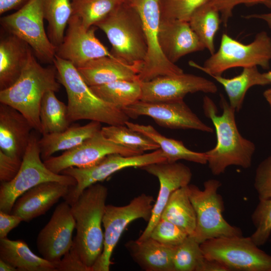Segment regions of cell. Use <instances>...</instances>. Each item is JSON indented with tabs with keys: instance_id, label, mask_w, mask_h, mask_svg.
<instances>
[{
	"instance_id": "obj_1",
	"label": "cell",
	"mask_w": 271,
	"mask_h": 271,
	"mask_svg": "<svg viewBox=\"0 0 271 271\" xmlns=\"http://www.w3.org/2000/svg\"><path fill=\"white\" fill-rule=\"evenodd\" d=\"M220 97L221 115L218 114L217 108L209 97L205 96L203 99L204 113L214 125L217 140L216 146L205 152L207 164L211 173L216 176L224 173L230 166L250 168L255 150L254 143L239 132L235 121V110L223 95Z\"/></svg>"
},
{
	"instance_id": "obj_2",
	"label": "cell",
	"mask_w": 271,
	"mask_h": 271,
	"mask_svg": "<svg viewBox=\"0 0 271 271\" xmlns=\"http://www.w3.org/2000/svg\"><path fill=\"white\" fill-rule=\"evenodd\" d=\"M107 195V187L95 183L86 188L70 205L76 230L71 248L91 270L103 250L102 218Z\"/></svg>"
},
{
	"instance_id": "obj_3",
	"label": "cell",
	"mask_w": 271,
	"mask_h": 271,
	"mask_svg": "<svg viewBox=\"0 0 271 271\" xmlns=\"http://www.w3.org/2000/svg\"><path fill=\"white\" fill-rule=\"evenodd\" d=\"M53 64L59 83L68 98V118L70 122L90 120L108 125H125L129 117L121 109L98 97L84 81L77 68L55 56Z\"/></svg>"
},
{
	"instance_id": "obj_4",
	"label": "cell",
	"mask_w": 271,
	"mask_h": 271,
	"mask_svg": "<svg viewBox=\"0 0 271 271\" xmlns=\"http://www.w3.org/2000/svg\"><path fill=\"white\" fill-rule=\"evenodd\" d=\"M61 84L54 65L42 66L33 51L20 77L10 87L0 90V102L15 108L41 133L40 108L42 98L49 91L57 92Z\"/></svg>"
},
{
	"instance_id": "obj_5",
	"label": "cell",
	"mask_w": 271,
	"mask_h": 271,
	"mask_svg": "<svg viewBox=\"0 0 271 271\" xmlns=\"http://www.w3.org/2000/svg\"><path fill=\"white\" fill-rule=\"evenodd\" d=\"M95 26L105 34L113 56L141 69L147 47L141 16L132 5L123 2Z\"/></svg>"
},
{
	"instance_id": "obj_6",
	"label": "cell",
	"mask_w": 271,
	"mask_h": 271,
	"mask_svg": "<svg viewBox=\"0 0 271 271\" xmlns=\"http://www.w3.org/2000/svg\"><path fill=\"white\" fill-rule=\"evenodd\" d=\"M270 61L271 38L266 32L261 31L248 44H244L224 33L218 50L203 66L193 61H189V65L211 76L221 75L227 70L235 67L259 66L268 69Z\"/></svg>"
},
{
	"instance_id": "obj_7",
	"label": "cell",
	"mask_w": 271,
	"mask_h": 271,
	"mask_svg": "<svg viewBox=\"0 0 271 271\" xmlns=\"http://www.w3.org/2000/svg\"><path fill=\"white\" fill-rule=\"evenodd\" d=\"M221 183L209 179L203 189L189 184L187 192L196 215V226L192 235L199 243L214 238L242 235L240 228L231 225L224 218V202L218 191Z\"/></svg>"
},
{
	"instance_id": "obj_8",
	"label": "cell",
	"mask_w": 271,
	"mask_h": 271,
	"mask_svg": "<svg viewBox=\"0 0 271 271\" xmlns=\"http://www.w3.org/2000/svg\"><path fill=\"white\" fill-rule=\"evenodd\" d=\"M39 140L32 132L21 168L11 181L1 182L0 186V211L11 213L18 198L31 188L44 182H57L70 187L76 185L72 177L56 174L42 162Z\"/></svg>"
},
{
	"instance_id": "obj_9",
	"label": "cell",
	"mask_w": 271,
	"mask_h": 271,
	"mask_svg": "<svg viewBox=\"0 0 271 271\" xmlns=\"http://www.w3.org/2000/svg\"><path fill=\"white\" fill-rule=\"evenodd\" d=\"M204 256L216 260L228 271H271V255L249 237L223 236L200 243Z\"/></svg>"
},
{
	"instance_id": "obj_10",
	"label": "cell",
	"mask_w": 271,
	"mask_h": 271,
	"mask_svg": "<svg viewBox=\"0 0 271 271\" xmlns=\"http://www.w3.org/2000/svg\"><path fill=\"white\" fill-rule=\"evenodd\" d=\"M42 0H28L15 13L1 18V25L8 33L20 38L44 63L53 64L56 47L50 40L44 25Z\"/></svg>"
},
{
	"instance_id": "obj_11",
	"label": "cell",
	"mask_w": 271,
	"mask_h": 271,
	"mask_svg": "<svg viewBox=\"0 0 271 271\" xmlns=\"http://www.w3.org/2000/svg\"><path fill=\"white\" fill-rule=\"evenodd\" d=\"M154 202L152 196L142 193L124 206L106 205L102 218L104 230L103 250L92 267V271L109 270L112 253L124 230L136 219L141 218L148 222Z\"/></svg>"
},
{
	"instance_id": "obj_12",
	"label": "cell",
	"mask_w": 271,
	"mask_h": 271,
	"mask_svg": "<svg viewBox=\"0 0 271 271\" xmlns=\"http://www.w3.org/2000/svg\"><path fill=\"white\" fill-rule=\"evenodd\" d=\"M164 161H167V158L163 152L159 149L151 153L133 156L110 154L91 166L68 168L61 174L73 177L76 180V184L70 187L69 191L64 199L71 205L86 188L104 180L120 170L129 167L141 168L152 163Z\"/></svg>"
},
{
	"instance_id": "obj_13",
	"label": "cell",
	"mask_w": 271,
	"mask_h": 271,
	"mask_svg": "<svg viewBox=\"0 0 271 271\" xmlns=\"http://www.w3.org/2000/svg\"><path fill=\"white\" fill-rule=\"evenodd\" d=\"M139 13L143 25L147 51L145 60L138 74L141 82L148 81L159 76L181 74L183 70L170 62L163 53L159 43L161 21L159 0H131Z\"/></svg>"
},
{
	"instance_id": "obj_14",
	"label": "cell",
	"mask_w": 271,
	"mask_h": 271,
	"mask_svg": "<svg viewBox=\"0 0 271 271\" xmlns=\"http://www.w3.org/2000/svg\"><path fill=\"white\" fill-rule=\"evenodd\" d=\"M112 154L133 156L144 153L107 139L100 130L77 147L66 151L60 156H52L43 162L52 172L61 174L70 167L91 166L105 156Z\"/></svg>"
},
{
	"instance_id": "obj_15",
	"label": "cell",
	"mask_w": 271,
	"mask_h": 271,
	"mask_svg": "<svg viewBox=\"0 0 271 271\" xmlns=\"http://www.w3.org/2000/svg\"><path fill=\"white\" fill-rule=\"evenodd\" d=\"M130 118L139 116L152 118L159 125L171 129H192L212 132L213 128L203 122L186 104L184 99L146 102L139 100L122 109Z\"/></svg>"
},
{
	"instance_id": "obj_16",
	"label": "cell",
	"mask_w": 271,
	"mask_h": 271,
	"mask_svg": "<svg viewBox=\"0 0 271 271\" xmlns=\"http://www.w3.org/2000/svg\"><path fill=\"white\" fill-rule=\"evenodd\" d=\"M56 55L70 62L76 68L97 58H115L96 37L94 28H85L80 19L73 15L68 22L63 41L57 47Z\"/></svg>"
},
{
	"instance_id": "obj_17",
	"label": "cell",
	"mask_w": 271,
	"mask_h": 271,
	"mask_svg": "<svg viewBox=\"0 0 271 271\" xmlns=\"http://www.w3.org/2000/svg\"><path fill=\"white\" fill-rule=\"evenodd\" d=\"M75 220L71 206L65 201L57 206L37 238L38 251L45 259L56 263L71 249Z\"/></svg>"
},
{
	"instance_id": "obj_18",
	"label": "cell",
	"mask_w": 271,
	"mask_h": 271,
	"mask_svg": "<svg viewBox=\"0 0 271 271\" xmlns=\"http://www.w3.org/2000/svg\"><path fill=\"white\" fill-rule=\"evenodd\" d=\"M140 100L164 102L184 99L189 93H215L218 88L212 81L199 76L184 73L159 76L141 82Z\"/></svg>"
},
{
	"instance_id": "obj_19",
	"label": "cell",
	"mask_w": 271,
	"mask_h": 271,
	"mask_svg": "<svg viewBox=\"0 0 271 271\" xmlns=\"http://www.w3.org/2000/svg\"><path fill=\"white\" fill-rule=\"evenodd\" d=\"M141 169L156 177L160 183L158 197L147 227L138 238L143 240L150 237L151 232L160 220L170 196L176 190L189 184L192 173L188 166L177 162L164 161L145 166Z\"/></svg>"
},
{
	"instance_id": "obj_20",
	"label": "cell",
	"mask_w": 271,
	"mask_h": 271,
	"mask_svg": "<svg viewBox=\"0 0 271 271\" xmlns=\"http://www.w3.org/2000/svg\"><path fill=\"white\" fill-rule=\"evenodd\" d=\"M70 186L57 182L41 183L27 191L16 200L11 213L29 222L46 213L68 193Z\"/></svg>"
},
{
	"instance_id": "obj_21",
	"label": "cell",
	"mask_w": 271,
	"mask_h": 271,
	"mask_svg": "<svg viewBox=\"0 0 271 271\" xmlns=\"http://www.w3.org/2000/svg\"><path fill=\"white\" fill-rule=\"evenodd\" d=\"M159 38L164 55L175 64L184 56L205 49L189 22L161 20Z\"/></svg>"
},
{
	"instance_id": "obj_22",
	"label": "cell",
	"mask_w": 271,
	"mask_h": 271,
	"mask_svg": "<svg viewBox=\"0 0 271 271\" xmlns=\"http://www.w3.org/2000/svg\"><path fill=\"white\" fill-rule=\"evenodd\" d=\"M33 129L20 111L0 103V150L6 154L23 158Z\"/></svg>"
},
{
	"instance_id": "obj_23",
	"label": "cell",
	"mask_w": 271,
	"mask_h": 271,
	"mask_svg": "<svg viewBox=\"0 0 271 271\" xmlns=\"http://www.w3.org/2000/svg\"><path fill=\"white\" fill-rule=\"evenodd\" d=\"M125 247L133 261L146 271H175L174 255L177 246L163 244L152 237L130 240Z\"/></svg>"
},
{
	"instance_id": "obj_24",
	"label": "cell",
	"mask_w": 271,
	"mask_h": 271,
	"mask_svg": "<svg viewBox=\"0 0 271 271\" xmlns=\"http://www.w3.org/2000/svg\"><path fill=\"white\" fill-rule=\"evenodd\" d=\"M90 87L120 80H139L140 68L124 63L115 58L103 57L91 60L77 68Z\"/></svg>"
},
{
	"instance_id": "obj_25",
	"label": "cell",
	"mask_w": 271,
	"mask_h": 271,
	"mask_svg": "<svg viewBox=\"0 0 271 271\" xmlns=\"http://www.w3.org/2000/svg\"><path fill=\"white\" fill-rule=\"evenodd\" d=\"M32 50L25 41L12 34L0 41V90L14 84L28 63Z\"/></svg>"
},
{
	"instance_id": "obj_26",
	"label": "cell",
	"mask_w": 271,
	"mask_h": 271,
	"mask_svg": "<svg viewBox=\"0 0 271 271\" xmlns=\"http://www.w3.org/2000/svg\"><path fill=\"white\" fill-rule=\"evenodd\" d=\"M101 122L91 121L80 126H69L63 131L42 135L39 140L42 160L44 161L60 151H67L80 145L101 130Z\"/></svg>"
},
{
	"instance_id": "obj_27",
	"label": "cell",
	"mask_w": 271,
	"mask_h": 271,
	"mask_svg": "<svg viewBox=\"0 0 271 271\" xmlns=\"http://www.w3.org/2000/svg\"><path fill=\"white\" fill-rule=\"evenodd\" d=\"M0 259L17 271H57L56 263L37 256L23 240L0 239Z\"/></svg>"
},
{
	"instance_id": "obj_28",
	"label": "cell",
	"mask_w": 271,
	"mask_h": 271,
	"mask_svg": "<svg viewBox=\"0 0 271 271\" xmlns=\"http://www.w3.org/2000/svg\"><path fill=\"white\" fill-rule=\"evenodd\" d=\"M125 124L129 128L146 135L156 143L164 153L168 162H175L184 160L202 165L207 163L205 152L191 151L182 141L165 137L151 125L140 124L128 120Z\"/></svg>"
},
{
	"instance_id": "obj_29",
	"label": "cell",
	"mask_w": 271,
	"mask_h": 271,
	"mask_svg": "<svg viewBox=\"0 0 271 271\" xmlns=\"http://www.w3.org/2000/svg\"><path fill=\"white\" fill-rule=\"evenodd\" d=\"M210 76L223 86L229 103L235 111H239L241 108L245 94L250 88L270 84L264 73H260L257 66L243 68L240 74L230 78L222 75Z\"/></svg>"
},
{
	"instance_id": "obj_30",
	"label": "cell",
	"mask_w": 271,
	"mask_h": 271,
	"mask_svg": "<svg viewBox=\"0 0 271 271\" xmlns=\"http://www.w3.org/2000/svg\"><path fill=\"white\" fill-rule=\"evenodd\" d=\"M161 218L177 225L189 235L194 234L196 226V215L187 192V186L172 193Z\"/></svg>"
},
{
	"instance_id": "obj_31",
	"label": "cell",
	"mask_w": 271,
	"mask_h": 271,
	"mask_svg": "<svg viewBox=\"0 0 271 271\" xmlns=\"http://www.w3.org/2000/svg\"><path fill=\"white\" fill-rule=\"evenodd\" d=\"M90 87L98 97L121 109L140 100L142 95L139 80H120Z\"/></svg>"
},
{
	"instance_id": "obj_32",
	"label": "cell",
	"mask_w": 271,
	"mask_h": 271,
	"mask_svg": "<svg viewBox=\"0 0 271 271\" xmlns=\"http://www.w3.org/2000/svg\"><path fill=\"white\" fill-rule=\"evenodd\" d=\"M72 0H42L45 20L48 24V37L56 47L62 42L72 15Z\"/></svg>"
},
{
	"instance_id": "obj_33",
	"label": "cell",
	"mask_w": 271,
	"mask_h": 271,
	"mask_svg": "<svg viewBox=\"0 0 271 271\" xmlns=\"http://www.w3.org/2000/svg\"><path fill=\"white\" fill-rule=\"evenodd\" d=\"M55 92L49 91L44 95L40 108L42 135L63 131L70 126L67 105L59 100Z\"/></svg>"
},
{
	"instance_id": "obj_34",
	"label": "cell",
	"mask_w": 271,
	"mask_h": 271,
	"mask_svg": "<svg viewBox=\"0 0 271 271\" xmlns=\"http://www.w3.org/2000/svg\"><path fill=\"white\" fill-rule=\"evenodd\" d=\"M221 22L219 12L203 5L193 13L189 21L193 31L211 55L215 53L214 37Z\"/></svg>"
},
{
	"instance_id": "obj_35",
	"label": "cell",
	"mask_w": 271,
	"mask_h": 271,
	"mask_svg": "<svg viewBox=\"0 0 271 271\" xmlns=\"http://www.w3.org/2000/svg\"><path fill=\"white\" fill-rule=\"evenodd\" d=\"M124 0H72V15L88 29L106 17Z\"/></svg>"
},
{
	"instance_id": "obj_36",
	"label": "cell",
	"mask_w": 271,
	"mask_h": 271,
	"mask_svg": "<svg viewBox=\"0 0 271 271\" xmlns=\"http://www.w3.org/2000/svg\"><path fill=\"white\" fill-rule=\"evenodd\" d=\"M101 131L107 139L142 153L160 149L159 145L151 139L124 125L102 127Z\"/></svg>"
},
{
	"instance_id": "obj_37",
	"label": "cell",
	"mask_w": 271,
	"mask_h": 271,
	"mask_svg": "<svg viewBox=\"0 0 271 271\" xmlns=\"http://www.w3.org/2000/svg\"><path fill=\"white\" fill-rule=\"evenodd\" d=\"M205 258L199 243L188 235L176 248L173 261L175 271H199Z\"/></svg>"
},
{
	"instance_id": "obj_38",
	"label": "cell",
	"mask_w": 271,
	"mask_h": 271,
	"mask_svg": "<svg viewBox=\"0 0 271 271\" xmlns=\"http://www.w3.org/2000/svg\"><path fill=\"white\" fill-rule=\"evenodd\" d=\"M208 0H159L161 20L189 22L193 13Z\"/></svg>"
},
{
	"instance_id": "obj_39",
	"label": "cell",
	"mask_w": 271,
	"mask_h": 271,
	"mask_svg": "<svg viewBox=\"0 0 271 271\" xmlns=\"http://www.w3.org/2000/svg\"><path fill=\"white\" fill-rule=\"evenodd\" d=\"M251 218L255 229L250 237L257 246L263 245L271 234V198L259 200Z\"/></svg>"
},
{
	"instance_id": "obj_40",
	"label": "cell",
	"mask_w": 271,
	"mask_h": 271,
	"mask_svg": "<svg viewBox=\"0 0 271 271\" xmlns=\"http://www.w3.org/2000/svg\"><path fill=\"white\" fill-rule=\"evenodd\" d=\"M188 235L177 225L161 218L153 228L150 237L163 244L177 246L182 243Z\"/></svg>"
},
{
	"instance_id": "obj_41",
	"label": "cell",
	"mask_w": 271,
	"mask_h": 271,
	"mask_svg": "<svg viewBox=\"0 0 271 271\" xmlns=\"http://www.w3.org/2000/svg\"><path fill=\"white\" fill-rule=\"evenodd\" d=\"M240 4L247 6L262 5L271 9V0H208L203 6L219 12L221 22L223 26L226 27L229 19L232 16L234 8Z\"/></svg>"
},
{
	"instance_id": "obj_42",
	"label": "cell",
	"mask_w": 271,
	"mask_h": 271,
	"mask_svg": "<svg viewBox=\"0 0 271 271\" xmlns=\"http://www.w3.org/2000/svg\"><path fill=\"white\" fill-rule=\"evenodd\" d=\"M254 187L259 200L271 198V155L258 165L255 173Z\"/></svg>"
},
{
	"instance_id": "obj_43",
	"label": "cell",
	"mask_w": 271,
	"mask_h": 271,
	"mask_svg": "<svg viewBox=\"0 0 271 271\" xmlns=\"http://www.w3.org/2000/svg\"><path fill=\"white\" fill-rule=\"evenodd\" d=\"M23 158L10 156L0 150V181L8 182L12 180L19 172Z\"/></svg>"
},
{
	"instance_id": "obj_44",
	"label": "cell",
	"mask_w": 271,
	"mask_h": 271,
	"mask_svg": "<svg viewBox=\"0 0 271 271\" xmlns=\"http://www.w3.org/2000/svg\"><path fill=\"white\" fill-rule=\"evenodd\" d=\"M57 271H91L71 248L57 263Z\"/></svg>"
},
{
	"instance_id": "obj_45",
	"label": "cell",
	"mask_w": 271,
	"mask_h": 271,
	"mask_svg": "<svg viewBox=\"0 0 271 271\" xmlns=\"http://www.w3.org/2000/svg\"><path fill=\"white\" fill-rule=\"evenodd\" d=\"M22 221L23 219L18 216L0 211V239L6 238Z\"/></svg>"
},
{
	"instance_id": "obj_46",
	"label": "cell",
	"mask_w": 271,
	"mask_h": 271,
	"mask_svg": "<svg viewBox=\"0 0 271 271\" xmlns=\"http://www.w3.org/2000/svg\"><path fill=\"white\" fill-rule=\"evenodd\" d=\"M28 0H0V14L3 15L13 10H17L24 5Z\"/></svg>"
},
{
	"instance_id": "obj_47",
	"label": "cell",
	"mask_w": 271,
	"mask_h": 271,
	"mask_svg": "<svg viewBox=\"0 0 271 271\" xmlns=\"http://www.w3.org/2000/svg\"><path fill=\"white\" fill-rule=\"evenodd\" d=\"M199 271H228V270L219 262L205 257Z\"/></svg>"
},
{
	"instance_id": "obj_48",
	"label": "cell",
	"mask_w": 271,
	"mask_h": 271,
	"mask_svg": "<svg viewBox=\"0 0 271 271\" xmlns=\"http://www.w3.org/2000/svg\"><path fill=\"white\" fill-rule=\"evenodd\" d=\"M245 19H258L266 22L268 28L271 30V12L264 14H254L245 16Z\"/></svg>"
},
{
	"instance_id": "obj_49",
	"label": "cell",
	"mask_w": 271,
	"mask_h": 271,
	"mask_svg": "<svg viewBox=\"0 0 271 271\" xmlns=\"http://www.w3.org/2000/svg\"><path fill=\"white\" fill-rule=\"evenodd\" d=\"M0 270L1 271H17V269L10 265L8 263L5 262L3 260L0 259Z\"/></svg>"
},
{
	"instance_id": "obj_50",
	"label": "cell",
	"mask_w": 271,
	"mask_h": 271,
	"mask_svg": "<svg viewBox=\"0 0 271 271\" xmlns=\"http://www.w3.org/2000/svg\"><path fill=\"white\" fill-rule=\"evenodd\" d=\"M263 95L269 104L271 109V88L265 90L263 93Z\"/></svg>"
},
{
	"instance_id": "obj_51",
	"label": "cell",
	"mask_w": 271,
	"mask_h": 271,
	"mask_svg": "<svg viewBox=\"0 0 271 271\" xmlns=\"http://www.w3.org/2000/svg\"><path fill=\"white\" fill-rule=\"evenodd\" d=\"M264 75L265 77L267 78V79L269 82L270 84H271V70L268 71L267 72L264 73Z\"/></svg>"
},
{
	"instance_id": "obj_52",
	"label": "cell",
	"mask_w": 271,
	"mask_h": 271,
	"mask_svg": "<svg viewBox=\"0 0 271 271\" xmlns=\"http://www.w3.org/2000/svg\"><path fill=\"white\" fill-rule=\"evenodd\" d=\"M131 1V0H124V1L125 2H130Z\"/></svg>"
}]
</instances>
